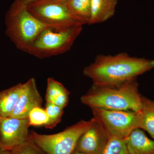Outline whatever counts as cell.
I'll return each instance as SVG.
<instances>
[{
    "label": "cell",
    "instance_id": "9c48e42d",
    "mask_svg": "<svg viewBox=\"0 0 154 154\" xmlns=\"http://www.w3.org/2000/svg\"><path fill=\"white\" fill-rule=\"evenodd\" d=\"M42 98L37 88L34 78H30L24 83V87L15 109L10 117L27 119L34 107H41Z\"/></svg>",
    "mask_w": 154,
    "mask_h": 154
},
{
    "label": "cell",
    "instance_id": "3957f363",
    "mask_svg": "<svg viewBox=\"0 0 154 154\" xmlns=\"http://www.w3.org/2000/svg\"><path fill=\"white\" fill-rule=\"evenodd\" d=\"M5 33L18 49L28 52L33 42L48 27L30 14L27 6L15 0L5 17Z\"/></svg>",
    "mask_w": 154,
    "mask_h": 154
},
{
    "label": "cell",
    "instance_id": "6da1fadb",
    "mask_svg": "<svg viewBox=\"0 0 154 154\" xmlns=\"http://www.w3.org/2000/svg\"><path fill=\"white\" fill-rule=\"evenodd\" d=\"M154 68V60L131 56L127 53L97 56L93 63L86 66L83 74L94 85H118L136 80L139 76Z\"/></svg>",
    "mask_w": 154,
    "mask_h": 154
},
{
    "label": "cell",
    "instance_id": "7a4b0ae2",
    "mask_svg": "<svg viewBox=\"0 0 154 154\" xmlns=\"http://www.w3.org/2000/svg\"><path fill=\"white\" fill-rule=\"evenodd\" d=\"M142 97L136 80L112 86L94 85L81 98L84 105L91 109L131 110L139 112Z\"/></svg>",
    "mask_w": 154,
    "mask_h": 154
},
{
    "label": "cell",
    "instance_id": "ffe728a7",
    "mask_svg": "<svg viewBox=\"0 0 154 154\" xmlns=\"http://www.w3.org/2000/svg\"><path fill=\"white\" fill-rule=\"evenodd\" d=\"M12 154H45L29 138V140L11 151Z\"/></svg>",
    "mask_w": 154,
    "mask_h": 154
},
{
    "label": "cell",
    "instance_id": "d6986e66",
    "mask_svg": "<svg viewBox=\"0 0 154 154\" xmlns=\"http://www.w3.org/2000/svg\"><path fill=\"white\" fill-rule=\"evenodd\" d=\"M28 118L30 126H45L48 121L46 110L41 107L33 108L29 113Z\"/></svg>",
    "mask_w": 154,
    "mask_h": 154
},
{
    "label": "cell",
    "instance_id": "2e32d148",
    "mask_svg": "<svg viewBox=\"0 0 154 154\" xmlns=\"http://www.w3.org/2000/svg\"><path fill=\"white\" fill-rule=\"evenodd\" d=\"M67 5L72 15L82 25L90 24L91 0H68Z\"/></svg>",
    "mask_w": 154,
    "mask_h": 154
},
{
    "label": "cell",
    "instance_id": "52a82bcc",
    "mask_svg": "<svg viewBox=\"0 0 154 154\" xmlns=\"http://www.w3.org/2000/svg\"><path fill=\"white\" fill-rule=\"evenodd\" d=\"M27 9L39 21L59 29L83 25L75 19L66 2L62 0H38L29 4Z\"/></svg>",
    "mask_w": 154,
    "mask_h": 154
},
{
    "label": "cell",
    "instance_id": "277c9868",
    "mask_svg": "<svg viewBox=\"0 0 154 154\" xmlns=\"http://www.w3.org/2000/svg\"><path fill=\"white\" fill-rule=\"evenodd\" d=\"M83 29V25L66 28L48 27L37 36L27 53L39 59L69 51Z\"/></svg>",
    "mask_w": 154,
    "mask_h": 154
},
{
    "label": "cell",
    "instance_id": "cb8c5ba5",
    "mask_svg": "<svg viewBox=\"0 0 154 154\" xmlns=\"http://www.w3.org/2000/svg\"><path fill=\"white\" fill-rule=\"evenodd\" d=\"M62 1H63L64 2H67L68 0H62Z\"/></svg>",
    "mask_w": 154,
    "mask_h": 154
},
{
    "label": "cell",
    "instance_id": "7c38bea8",
    "mask_svg": "<svg viewBox=\"0 0 154 154\" xmlns=\"http://www.w3.org/2000/svg\"><path fill=\"white\" fill-rule=\"evenodd\" d=\"M117 0H91V17L89 25L106 22L115 14Z\"/></svg>",
    "mask_w": 154,
    "mask_h": 154
},
{
    "label": "cell",
    "instance_id": "ac0fdd59",
    "mask_svg": "<svg viewBox=\"0 0 154 154\" xmlns=\"http://www.w3.org/2000/svg\"><path fill=\"white\" fill-rule=\"evenodd\" d=\"M45 110L48 116V121L45 127L46 128L52 129L61 121L64 109L52 103H46Z\"/></svg>",
    "mask_w": 154,
    "mask_h": 154
},
{
    "label": "cell",
    "instance_id": "ba28073f",
    "mask_svg": "<svg viewBox=\"0 0 154 154\" xmlns=\"http://www.w3.org/2000/svg\"><path fill=\"white\" fill-rule=\"evenodd\" d=\"M28 118L0 116V139L4 149L11 152L29 140Z\"/></svg>",
    "mask_w": 154,
    "mask_h": 154
},
{
    "label": "cell",
    "instance_id": "8fae6325",
    "mask_svg": "<svg viewBox=\"0 0 154 154\" xmlns=\"http://www.w3.org/2000/svg\"><path fill=\"white\" fill-rule=\"evenodd\" d=\"M129 154H154V140L143 130L137 128L125 139Z\"/></svg>",
    "mask_w": 154,
    "mask_h": 154
},
{
    "label": "cell",
    "instance_id": "44dd1931",
    "mask_svg": "<svg viewBox=\"0 0 154 154\" xmlns=\"http://www.w3.org/2000/svg\"><path fill=\"white\" fill-rule=\"evenodd\" d=\"M17 1L19 2L22 3L23 5L27 6L29 4L36 2V1H38V0H17Z\"/></svg>",
    "mask_w": 154,
    "mask_h": 154
},
{
    "label": "cell",
    "instance_id": "30bf717a",
    "mask_svg": "<svg viewBox=\"0 0 154 154\" xmlns=\"http://www.w3.org/2000/svg\"><path fill=\"white\" fill-rule=\"evenodd\" d=\"M108 139L107 135L95 120L79 139L75 151L86 154H102Z\"/></svg>",
    "mask_w": 154,
    "mask_h": 154
},
{
    "label": "cell",
    "instance_id": "9a60e30c",
    "mask_svg": "<svg viewBox=\"0 0 154 154\" xmlns=\"http://www.w3.org/2000/svg\"><path fill=\"white\" fill-rule=\"evenodd\" d=\"M140 114V128L146 131L154 140V101L142 96Z\"/></svg>",
    "mask_w": 154,
    "mask_h": 154
},
{
    "label": "cell",
    "instance_id": "5b68a950",
    "mask_svg": "<svg viewBox=\"0 0 154 154\" xmlns=\"http://www.w3.org/2000/svg\"><path fill=\"white\" fill-rule=\"evenodd\" d=\"M95 119L82 120L68 127L61 132L42 134L29 132V139L45 154H72L79 139L94 123Z\"/></svg>",
    "mask_w": 154,
    "mask_h": 154
},
{
    "label": "cell",
    "instance_id": "8992f818",
    "mask_svg": "<svg viewBox=\"0 0 154 154\" xmlns=\"http://www.w3.org/2000/svg\"><path fill=\"white\" fill-rule=\"evenodd\" d=\"M91 110L93 118L108 137L125 139L135 129L140 128V111L97 108Z\"/></svg>",
    "mask_w": 154,
    "mask_h": 154
},
{
    "label": "cell",
    "instance_id": "5bb4252c",
    "mask_svg": "<svg viewBox=\"0 0 154 154\" xmlns=\"http://www.w3.org/2000/svg\"><path fill=\"white\" fill-rule=\"evenodd\" d=\"M23 87L24 83H19L0 92V116H10L16 107Z\"/></svg>",
    "mask_w": 154,
    "mask_h": 154
},
{
    "label": "cell",
    "instance_id": "e0dca14e",
    "mask_svg": "<svg viewBox=\"0 0 154 154\" xmlns=\"http://www.w3.org/2000/svg\"><path fill=\"white\" fill-rule=\"evenodd\" d=\"M102 154H129L125 139L110 137Z\"/></svg>",
    "mask_w": 154,
    "mask_h": 154
},
{
    "label": "cell",
    "instance_id": "7402d4cb",
    "mask_svg": "<svg viewBox=\"0 0 154 154\" xmlns=\"http://www.w3.org/2000/svg\"><path fill=\"white\" fill-rule=\"evenodd\" d=\"M0 154H12L11 152L5 150L3 148L1 145V139H0Z\"/></svg>",
    "mask_w": 154,
    "mask_h": 154
},
{
    "label": "cell",
    "instance_id": "603a6c76",
    "mask_svg": "<svg viewBox=\"0 0 154 154\" xmlns=\"http://www.w3.org/2000/svg\"><path fill=\"white\" fill-rule=\"evenodd\" d=\"M72 154H86L85 153H84L81 152H79L78 151H74L72 153Z\"/></svg>",
    "mask_w": 154,
    "mask_h": 154
},
{
    "label": "cell",
    "instance_id": "4fadbf2b",
    "mask_svg": "<svg viewBox=\"0 0 154 154\" xmlns=\"http://www.w3.org/2000/svg\"><path fill=\"white\" fill-rule=\"evenodd\" d=\"M69 92L62 84L49 78L47 82L45 101L64 109L69 103Z\"/></svg>",
    "mask_w": 154,
    "mask_h": 154
}]
</instances>
